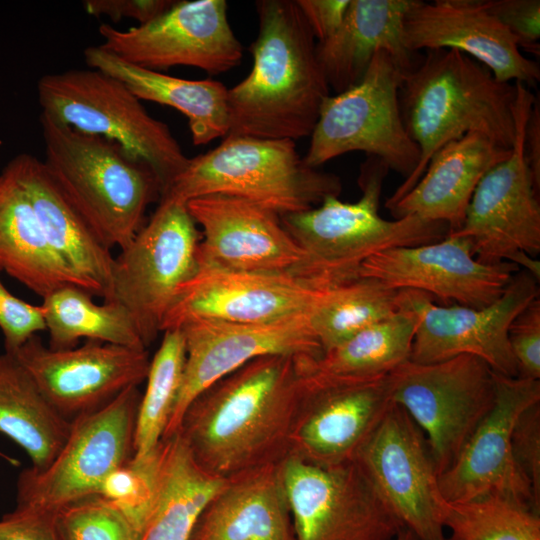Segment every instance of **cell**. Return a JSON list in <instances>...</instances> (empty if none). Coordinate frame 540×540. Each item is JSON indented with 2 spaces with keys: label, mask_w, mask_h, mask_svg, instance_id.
I'll return each instance as SVG.
<instances>
[{
  "label": "cell",
  "mask_w": 540,
  "mask_h": 540,
  "mask_svg": "<svg viewBox=\"0 0 540 540\" xmlns=\"http://www.w3.org/2000/svg\"><path fill=\"white\" fill-rule=\"evenodd\" d=\"M397 290L377 279L357 277L330 288L310 314L323 352L394 315Z\"/></svg>",
  "instance_id": "e575fe53"
},
{
  "label": "cell",
  "mask_w": 540,
  "mask_h": 540,
  "mask_svg": "<svg viewBox=\"0 0 540 540\" xmlns=\"http://www.w3.org/2000/svg\"><path fill=\"white\" fill-rule=\"evenodd\" d=\"M163 458V441L142 457L132 456L112 472L99 495L115 506L141 539L148 521Z\"/></svg>",
  "instance_id": "74e56055"
},
{
  "label": "cell",
  "mask_w": 540,
  "mask_h": 540,
  "mask_svg": "<svg viewBox=\"0 0 540 540\" xmlns=\"http://www.w3.org/2000/svg\"><path fill=\"white\" fill-rule=\"evenodd\" d=\"M13 354L50 404L66 419L93 412L146 380L147 349L88 340L55 350L37 335Z\"/></svg>",
  "instance_id": "d6986e66"
},
{
  "label": "cell",
  "mask_w": 540,
  "mask_h": 540,
  "mask_svg": "<svg viewBox=\"0 0 540 540\" xmlns=\"http://www.w3.org/2000/svg\"><path fill=\"white\" fill-rule=\"evenodd\" d=\"M519 269L512 262L478 261L468 238L448 233L434 243L380 251L361 264L358 276L394 290H418L445 305L483 308L500 298Z\"/></svg>",
  "instance_id": "ffe728a7"
},
{
  "label": "cell",
  "mask_w": 540,
  "mask_h": 540,
  "mask_svg": "<svg viewBox=\"0 0 540 540\" xmlns=\"http://www.w3.org/2000/svg\"><path fill=\"white\" fill-rule=\"evenodd\" d=\"M71 421L46 399L16 357L0 355V433L20 446L35 469H45L66 442Z\"/></svg>",
  "instance_id": "1f68e13d"
},
{
  "label": "cell",
  "mask_w": 540,
  "mask_h": 540,
  "mask_svg": "<svg viewBox=\"0 0 540 540\" xmlns=\"http://www.w3.org/2000/svg\"><path fill=\"white\" fill-rule=\"evenodd\" d=\"M391 376L393 403L424 433L440 475L493 408L494 371L481 358L462 354L430 364L407 360Z\"/></svg>",
  "instance_id": "7c38bea8"
},
{
  "label": "cell",
  "mask_w": 540,
  "mask_h": 540,
  "mask_svg": "<svg viewBox=\"0 0 540 540\" xmlns=\"http://www.w3.org/2000/svg\"><path fill=\"white\" fill-rule=\"evenodd\" d=\"M405 74L400 107L405 128L420 160L387 199L396 203L423 175L431 157L447 143L480 133L512 149L517 134V88L502 82L471 57L448 49L425 51Z\"/></svg>",
  "instance_id": "3957f363"
},
{
  "label": "cell",
  "mask_w": 540,
  "mask_h": 540,
  "mask_svg": "<svg viewBox=\"0 0 540 540\" xmlns=\"http://www.w3.org/2000/svg\"><path fill=\"white\" fill-rule=\"evenodd\" d=\"M538 282L529 271L519 269L500 298L483 308L437 305L427 293L397 290L398 309L411 311L416 317L409 360L430 364L469 354L484 360L495 373L518 377L508 329L513 319L539 296Z\"/></svg>",
  "instance_id": "5bb4252c"
},
{
  "label": "cell",
  "mask_w": 540,
  "mask_h": 540,
  "mask_svg": "<svg viewBox=\"0 0 540 540\" xmlns=\"http://www.w3.org/2000/svg\"><path fill=\"white\" fill-rule=\"evenodd\" d=\"M2 271L0 267V272ZM0 330L5 352L14 353L38 332L46 330L41 305L14 296L0 279Z\"/></svg>",
  "instance_id": "60d3db41"
},
{
  "label": "cell",
  "mask_w": 540,
  "mask_h": 540,
  "mask_svg": "<svg viewBox=\"0 0 540 540\" xmlns=\"http://www.w3.org/2000/svg\"><path fill=\"white\" fill-rule=\"evenodd\" d=\"M186 206L201 228L198 268L296 277L304 253L276 212L222 194L197 197Z\"/></svg>",
  "instance_id": "44dd1931"
},
{
  "label": "cell",
  "mask_w": 540,
  "mask_h": 540,
  "mask_svg": "<svg viewBox=\"0 0 540 540\" xmlns=\"http://www.w3.org/2000/svg\"><path fill=\"white\" fill-rule=\"evenodd\" d=\"M41 307L51 349L76 347L82 338L147 349L124 306L111 301L97 304L89 292L76 285L55 289L43 297Z\"/></svg>",
  "instance_id": "d6a6232c"
},
{
  "label": "cell",
  "mask_w": 540,
  "mask_h": 540,
  "mask_svg": "<svg viewBox=\"0 0 540 540\" xmlns=\"http://www.w3.org/2000/svg\"><path fill=\"white\" fill-rule=\"evenodd\" d=\"M281 464L228 478L189 540H296Z\"/></svg>",
  "instance_id": "83f0119b"
},
{
  "label": "cell",
  "mask_w": 540,
  "mask_h": 540,
  "mask_svg": "<svg viewBox=\"0 0 540 540\" xmlns=\"http://www.w3.org/2000/svg\"><path fill=\"white\" fill-rule=\"evenodd\" d=\"M89 68L123 82L140 100L172 107L188 120L194 145H205L229 132L228 89L216 80H189L127 63L99 45L84 51Z\"/></svg>",
  "instance_id": "f1b7e54d"
},
{
  "label": "cell",
  "mask_w": 540,
  "mask_h": 540,
  "mask_svg": "<svg viewBox=\"0 0 540 540\" xmlns=\"http://www.w3.org/2000/svg\"><path fill=\"white\" fill-rule=\"evenodd\" d=\"M37 91L42 113L112 140L147 164L160 182L161 195L189 162L167 124L152 117L123 82L103 71L86 68L46 74Z\"/></svg>",
  "instance_id": "52a82bcc"
},
{
  "label": "cell",
  "mask_w": 540,
  "mask_h": 540,
  "mask_svg": "<svg viewBox=\"0 0 540 540\" xmlns=\"http://www.w3.org/2000/svg\"><path fill=\"white\" fill-rule=\"evenodd\" d=\"M310 314L299 313L266 323L198 320L181 326L186 361L163 438L177 433L186 409L199 394L248 362L268 355L321 356L323 349Z\"/></svg>",
  "instance_id": "e0dca14e"
},
{
  "label": "cell",
  "mask_w": 540,
  "mask_h": 540,
  "mask_svg": "<svg viewBox=\"0 0 540 540\" xmlns=\"http://www.w3.org/2000/svg\"><path fill=\"white\" fill-rule=\"evenodd\" d=\"M407 72L387 52L378 51L357 84L323 101L305 163L318 168L348 152L362 151L409 177L420 150L401 113L400 90Z\"/></svg>",
  "instance_id": "ba28073f"
},
{
  "label": "cell",
  "mask_w": 540,
  "mask_h": 540,
  "mask_svg": "<svg viewBox=\"0 0 540 540\" xmlns=\"http://www.w3.org/2000/svg\"><path fill=\"white\" fill-rule=\"evenodd\" d=\"M329 289L290 274L198 268L179 289L161 332L198 320L272 322L311 312Z\"/></svg>",
  "instance_id": "7402d4cb"
},
{
  "label": "cell",
  "mask_w": 540,
  "mask_h": 540,
  "mask_svg": "<svg viewBox=\"0 0 540 540\" xmlns=\"http://www.w3.org/2000/svg\"><path fill=\"white\" fill-rule=\"evenodd\" d=\"M493 408L482 420L451 466L439 475L446 501L486 493L511 496L540 512L530 482L518 467L511 434L519 415L540 402V380L507 377L494 372Z\"/></svg>",
  "instance_id": "603a6c76"
},
{
  "label": "cell",
  "mask_w": 540,
  "mask_h": 540,
  "mask_svg": "<svg viewBox=\"0 0 540 540\" xmlns=\"http://www.w3.org/2000/svg\"><path fill=\"white\" fill-rule=\"evenodd\" d=\"M301 357L256 358L192 401L177 433L199 465L228 479L290 455L303 397Z\"/></svg>",
  "instance_id": "6da1fadb"
},
{
  "label": "cell",
  "mask_w": 540,
  "mask_h": 540,
  "mask_svg": "<svg viewBox=\"0 0 540 540\" xmlns=\"http://www.w3.org/2000/svg\"><path fill=\"white\" fill-rule=\"evenodd\" d=\"M162 441L159 479L140 540H189L198 519L227 479L199 465L178 433Z\"/></svg>",
  "instance_id": "f546056e"
},
{
  "label": "cell",
  "mask_w": 540,
  "mask_h": 540,
  "mask_svg": "<svg viewBox=\"0 0 540 540\" xmlns=\"http://www.w3.org/2000/svg\"><path fill=\"white\" fill-rule=\"evenodd\" d=\"M389 170L382 160L368 156L360 169L358 201L343 202L329 195L317 207L280 216L304 253L297 278L318 287H335L359 277L361 264L380 251L430 244L448 234L443 222L413 215L395 220L380 216V196Z\"/></svg>",
  "instance_id": "277c9868"
},
{
  "label": "cell",
  "mask_w": 540,
  "mask_h": 540,
  "mask_svg": "<svg viewBox=\"0 0 540 540\" xmlns=\"http://www.w3.org/2000/svg\"><path fill=\"white\" fill-rule=\"evenodd\" d=\"M341 190L340 178L308 166L293 140L226 136L214 149L190 158L160 200L186 204L201 196L230 195L282 216L311 209Z\"/></svg>",
  "instance_id": "8992f818"
},
{
  "label": "cell",
  "mask_w": 540,
  "mask_h": 540,
  "mask_svg": "<svg viewBox=\"0 0 540 540\" xmlns=\"http://www.w3.org/2000/svg\"><path fill=\"white\" fill-rule=\"evenodd\" d=\"M201 233L186 204L160 200L147 224L115 258L108 300L124 306L148 347L179 289L198 270Z\"/></svg>",
  "instance_id": "30bf717a"
},
{
  "label": "cell",
  "mask_w": 540,
  "mask_h": 540,
  "mask_svg": "<svg viewBox=\"0 0 540 540\" xmlns=\"http://www.w3.org/2000/svg\"><path fill=\"white\" fill-rule=\"evenodd\" d=\"M5 168L25 190L50 247L72 283L93 297L108 300L115 257L44 162L21 154Z\"/></svg>",
  "instance_id": "d4e9b609"
},
{
  "label": "cell",
  "mask_w": 540,
  "mask_h": 540,
  "mask_svg": "<svg viewBox=\"0 0 540 540\" xmlns=\"http://www.w3.org/2000/svg\"><path fill=\"white\" fill-rule=\"evenodd\" d=\"M511 447L513 457L540 505V402L526 408L517 418Z\"/></svg>",
  "instance_id": "7bdbcfd3"
},
{
  "label": "cell",
  "mask_w": 540,
  "mask_h": 540,
  "mask_svg": "<svg viewBox=\"0 0 540 540\" xmlns=\"http://www.w3.org/2000/svg\"><path fill=\"white\" fill-rule=\"evenodd\" d=\"M54 519L60 540H140L127 518L99 494L64 507Z\"/></svg>",
  "instance_id": "f35d334b"
},
{
  "label": "cell",
  "mask_w": 540,
  "mask_h": 540,
  "mask_svg": "<svg viewBox=\"0 0 540 540\" xmlns=\"http://www.w3.org/2000/svg\"><path fill=\"white\" fill-rule=\"evenodd\" d=\"M508 341L518 377L540 379V299H533L511 322Z\"/></svg>",
  "instance_id": "ab89813d"
},
{
  "label": "cell",
  "mask_w": 540,
  "mask_h": 540,
  "mask_svg": "<svg viewBox=\"0 0 540 540\" xmlns=\"http://www.w3.org/2000/svg\"><path fill=\"white\" fill-rule=\"evenodd\" d=\"M511 152L483 134L468 133L440 148L414 187L387 209L395 219L418 216L455 232L479 181Z\"/></svg>",
  "instance_id": "484cf974"
},
{
  "label": "cell",
  "mask_w": 540,
  "mask_h": 540,
  "mask_svg": "<svg viewBox=\"0 0 540 540\" xmlns=\"http://www.w3.org/2000/svg\"><path fill=\"white\" fill-rule=\"evenodd\" d=\"M381 496L419 540H446V500L427 439L393 403L356 459Z\"/></svg>",
  "instance_id": "ac0fdd59"
},
{
  "label": "cell",
  "mask_w": 540,
  "mask_h": 540,
  "mask_svg": "<svg viewBox=\"0 0 540 540\" xmlns=\"http://www.w3.org/2000/svg\"><path fill=\"white\" fill-rule=\"evenodd\" d=\"M255 7L259 31L250 47L253 65L228 89L226 136L293 141L308 137L330 95L316 39L296 1L259 0Z\"/></svg>",
  "instance_id": "7a4b0ae2"
},
{
  "label": "cell",
  "mask_w": 540,
  "mask_h": 540,
  "mask_svg": "<svg viewBox=\"0 0 540 540\" xmlns=\"http://www.w3.org/2000/svg\"><path fill=\"white\" fill-rule=\"evenodd\" d=\"M101 48L149 70L189 66L216 75L240 64L243 48L227 17L225 0L175 1L154 20L117 29L99 26Z\"/></svg>",
  "instance_id": "9a60e30c"
},
{
  "label": "cell",
  "mask_w": 540,
  "mask_h": 540,
  "mask_svg": "<svg viewBox=\"0 0 540 540\" xmlns=\"http://www.w3.org/2000/svg\"><path fill=\"white\" fill-rule=\"evenodd\" d=\"M140 399L138 387H130L105 406L74 418L66 442L49 466L20 473L15 509L55 515L99 494L108 476L134 454Z\"/></svg>",
  "instance_id": "9c48e42d"
},
{
  "label": "cell",
  "mask_w": 540,
  "mask_h": 540,
  "mask_svg": "<svg viewBox=\"0 0 540 540\" xmlns=\"http://www.w3.org/2000/svg\"><path fill=\"white\" fill-rule=\"evenodd\" d=\"M442 521L446 540H540V512L499 493L446 501Z\"/></svg>",
  "instance_id": "d590c367"
},
{
  "label": "cell",
  "mask_w": 540,
  "mask_h": 540,
  "mask_svg": "<svg viewBox=\"0 0 540 540\" xmlns=\"http://www.w3.org/2000/svg\"><path fill=\"white\" fill-rule=\"evenodd\" d=\"M405 44L420 50H456L485 66L502 82L527 87L540 80L537 62L526 57L486 0L419 1L404 22Z\"/></svg>",
  "instance_id": "cb8c5ba5"
},
{
  "label": "cell",
  "mask_w": 540,
  "mask_h": 540,
  "mask_svg": "<svg viewBox=\"0 0 540 540\" xmlns=\"http://www.w3.org/2000/svg\"><path fill=\"white\" fill-rule=\"evenodd\" d=\"M489 12L507 29L520 50L540 54L539 0H486Z\"/></svg>",
  "instance_id": "b9f144b4"
},
{
  "label": "cell",
  "mask_w": 540,
  "mask_h": 540,
  "mask_svg": "<svg viewBox=\"0 0 540 540\" xmlns=\"http://www.w3.org/2000/svg\"><path fill=\"white\" fill-rule=\"evenodd\" d=\"M524 159L533 178L535 187L540 190V106L535 99L524 130Z\"/></svg>",
  "instance_id": "7dc6e473"
},
{
  "label": "cell",
  "mask_w": 540,
  "mask_h": 540,
  "mask_svg": "<svg viewBox=\"0 0 540 540\" xmlns=\"http://www.w3.org/2000/svg\"><path fill=\"white\" fill-rule=\"evenodd\" d=\"M296 540H395L405 527L360 464H281Z\"/></svg>",
  "instance_id": "4fadbf2b"
},
{
  "label": "cell",
  "mask_w": 540,
  "mask_h": 540,
  "mask_svg": "<svg viewBox=\"0 0 540 540\" xmlns=\"http://www.w3.org/2000/svg\"><path fill=\"white\" fill-rule=\"evenodd\" d=\"M415 328V315L399 309L321 356L303 358V368L320 375L344 378L389 374L409 360Z\"/></svg>",
  "instance_id": "836d02e7"
},
{
  "label": "cell",
  "mask_w": 540,
  "mask_h": 540,
  "mask_svg": "<svg viewBox=\"0 0 540 540\" xmlns=\"http://www.w3.org/2000/svg\"><path fill=\"white\" fill-rule=\"evenodd\" d=\"M0 267L42 298L73 284L25 190L6 168L0 173Z\"/></svg>",
  "instance_id": "4dcf8cb0"
},
{
  "label": "cell",
  "mask_w": 540,
  "mask_h": 540,
  "mask_svg": "<svg viewBox=\"0 0 540 540\" xmlns=\"http://www.w3.org/2000/svg\"><path fill=\"white\" fill-rule=\"evenodd\" d=\"M315 39L323 42L341 26L350 0H295Z\"/></svg>",
  "instance_id": "bcb514c9"
},
{
  "label": "cell",
  "mask_w": 540,
  "mask_h": 540,
  "mask_svg": "<svg viewBox=\"0 0 540 540\" xmlns=\"http://www.w3.org/2000/svg\"><path fill=\"white\" fill-rule=\"evenodd\" d=\"M301 368L303 397L289 456L320 466L354 461L393 405L391 373L344 378Z\"/></svg>",
  "instance_id": "2e32d148"
},
{
  "label": "cell",
  "mask_w": 540,
  "mask_h": 540,
  "mask_svg": "<svg viewBox=\"0 0 540 540\" xmlns=\"http://www.w3.org/2000/svg\"><path fill=\"white\" fill-rule=\"evenodd\" d=\"M0 540H60L54 515L14 509L0 519Z\"/></svg>",
  "instance_id": "f6af8a7d"
},
{
  "label": "cell",
  "mask_w": 540,
  "mask_h": 540,
  "mask_svg": "<svg viewBox=\"0 0 540 540\" xmlns=\"http://www.w3.org/2000/svg\"><path fill=\"white\" fill-rule=\"evenodd\" d=\"M517 88V134L511 154L479 181L462 226L449 234L471 241L475 258L487 264L512 262L540 277L539 191L524 159L526 121L535 96L526 85Z\"/></svg>",
  "instance_id": "8fae6325"
},
{
  "label": "cell",
  "mask_w": 540,
  "mask_h": 540,
  "mask_svg": "<svg viewBox=\"0 0 540 540\" xmlns=\"http://www.w3.org/2000/svg\"><path fill=\"white\" fill-rule=\"evenodd\" d=\"M418 0H350L339 29L316 45L329 88L340 93L357 84L374 55L383 50L409 71L413 53L405 44L404 22Z\"/></svg>",
  "instance_id": "4316f807"
},
{
  "label": "cell",
  "mask_w": 540,
  "mask_h": 540,
  "mask_svg": "<svg viewBox=\"0 0 540 540\" xmlns=\"http://www.w3.org/2000/svg\"><path fill=\"white\" fill-rule=\"evenodd\" d=\"M174 3L172 0H86L83 7L93 16H107L114 21L132 18L141 25L159 17Z\"/></svg>",
  "instance_id": "ee69618b"
},
{
  "label": "cell",
  "mask_w": 540,
  "mask_h": 540,
  "mask_svg": "<svg viewBox=\"0 0 540 540\" xmlns=\"http://www.w3.org/2000/svg\"><path fill=\"white\" fill-rule=\"evenodd\" d=\"M395 540H419L413 531L404 527L396 536Z\"/></svg>",
  "instance_id": "c3c4849f"
},
{
  "label": "cell",
  "mask_w": 540,
  "mask_h": 540,
  "mask_svg": "<svg viewBox=\"0 0 540 540\" xmlns=\"http://www.w3.org/2000/svg\"><path fill=\"white\" fill-rule=\"evenodd\" d=\"M185 361L182 331H163L160 346L150 360L146 389L137 411L133 456H145L162 440L178 397Z\"/></svg>",
  "instance_id": "8d00e7d4"
},
{
  "label": "cell",
  "mask_w": 540,
  "mask_h": 540,
  "mask_svg": "<svg viewBox=\"0 0 540 540\" xmlns=\"http://www.w3.org/2000/svg\"><path fill=\"white\" fill-rule=\"evenodd\" d=\"M43 161L58 185L111 249L127 246L161 197L152 169L118 143L41 113Z\"/></svg>",
  "instance_id": "5b68a950"
}]
</instances>
